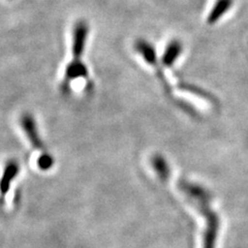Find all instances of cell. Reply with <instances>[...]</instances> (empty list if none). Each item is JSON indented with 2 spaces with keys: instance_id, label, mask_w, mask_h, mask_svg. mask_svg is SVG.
<instances>
[{
  "instance_id": "cell-6",
  "label": "cell",
  "mask_w": 248,
  "mask_h": 248,
  "mask_svg": "<svg viewBox=\"0 0 248 248\" xmlns=\"http://www.w3.org/2000/svg\"><path fill=\"white\" fill-rule=\"evenodd\" d=\"M182 50H183V46L179 41L178 40L170 41L167 46L164 54H162V57H161L162 65L165 67L173 66V64L177 61V59L181 55Z\"/></svg>"
},
{
  "instance_id": "cell-5",
  "label": "cell",
  "mask_w": 248,
  "mask_h": 248,
  "mask_svg": "<svg viewBox=\"0 0 248 248\" xmlns=\"http://www.w3.org/2000/svg\"><path fill=\"white\" fill-rule=\"evenodd\" d=\"M20 173V164L18 160L10 159L5 162L2 175L0 177V204H3L6 193L9 192L13 181Z\"/></svg>"
},
{
  "instance_id": "cell-1",
  "label": "cell",
  "mask_w": 248,
  "mask_h": 248,
  "mask_svg": "<svg viewBox=\"0 0 248 248\" xmlns=\"http://www.w3.org/2000/svg\"><path fill=\"white\" fill-rule=\"evenodd\" d=\"M89 26L87 22L78 21L73 29L72 53L73 58L65 67L63 78L68 83H73L79 79L88 80L89 72L86 64L83 61V55L86 48Z\"/></svg>"
},
{
  "instance_id": "cell-7",
  "label": "cell",
  "mask_w": 248,
  "mask_h": 248,
  "mask_svg": "<svg viewBox=\"0 0 248 248\" xmlns=\"http://www.w3.org/2000/svg\"><path fill=\"white\" fill-rule=\"evenodd\" d=\"M234 3V0H216L214 6L208 16V24H214L223 15H226Z\"/></svg>"
},
{
  "instance_id": "cell-9",
  "label": "cell",
  "mask_w": 248,
  "mask_h": 248,
  "mask_svg": "<svg viewBox=\"0 0 248 248\" xmlns=\"http://www.w3.org/2000/svg\"><path fill=\"white\" fill-rule=\"evenodd\" d=\"M179 88L183 89L185 91L191 92V93H193V94L199 95V96L203 97V98H206V99L209 100V102H211L212 104H217V100L214 99V96L211 94V93H209V92H207V91H205L203 89H201L200 87L193 86V85H190V84L182 83V84L179 85Z\"/></svg>"
},
{
  "instance_id": "cell-2",
  "label": "cell",
  "mask_w": 248,
  "mask_h": 248,
  "mask_svg": "<svg viewBox=\"0 0 248 248\" xmlns=\"http://www.w3.org/2000/svg\"><path fill=\"white\" fill-rule=\"evenodd\" d=\"M20 124L31 146H32L35 150L40 152V157L37 159L38 169L44 170V172L51 170L54 166V158L52 155L46 151V146L40 136V133H38L35 119L32 117V115H30L28 113L23 114L20 119Z\"/></svg>"
},
{
  "instance_id": "cell-4",
  "label": "cell",
  "mask_w": 248,
  "mask_h": 248,
  "mask_svg": "<svg viewBox=\"0 0 248 248\" xmlns=\"http://www.w3.org/2000/svg\"><path fill=\"white\" fill-rule=\"evenodd\" d=\"M135 48L140 55H142L143 59L147 62V63L150 64L155 69V72H156L158 79H159L162 86H164V89L166 90L167 94L170 97H173L172 89H170V86L167 80V78L164 75L162 68L160 67V65L158 63L157 58H156V54H155V50L153 48V46L145 40H138L135 45Z\"/></svg>"
},
{
  "instance_id": "cell-3",
  "label": "cell",
  "mask_w": 248,
  "mask_h": 248,
  "mask_svg": "<svg viewBox=\"0 0 248 248\" xmlns=\"http://www.w3.org/2000/svg\"><path fill=\"white\" fill-rule=\"evenodd\" d=\"M210 200V196H204L191 201V203L196 205L199 211L203 214L207 220L204 235V248H215L216 239L219 230V218L217 214L211 210L210 206H209Z\"/></svg>"
},
{
  "instance_id": "cell-8",
  "label": "cell",
  "mask_w": 248,
  "mask_h": 248,
  "mask_svg": "<svg viewBox=\"0 0 248 248\" xmlns=\"http://www.w3.org/2000/svg\"><path fill=\"white\" fill-rule=\"evenodd\" d=\"M152 167L162 180L168 179L170 176V168L167 160L161 155H154L152 158Z\"/></svg>"
}]
</instances>
